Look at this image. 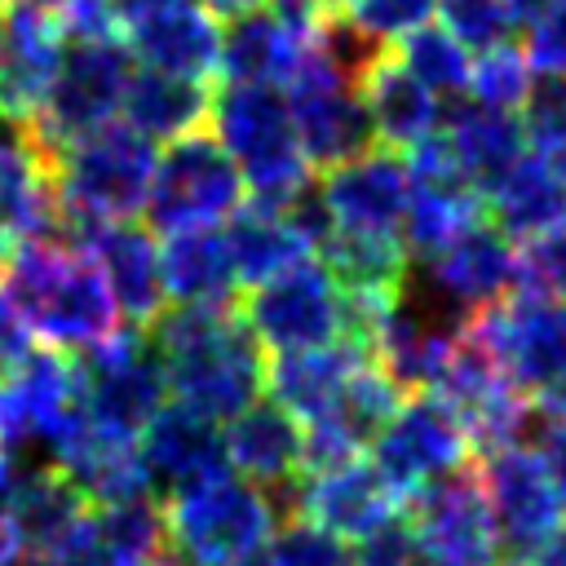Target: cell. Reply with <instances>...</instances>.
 <instances>
[{"label": "cell", "mask_w": 566, "mask_h": 566, "mask_svg": "<svg viewBox=\"0 0 566 566\" xmlns=\"http://www.w3.org/2000/svg\"><path fill=\"white\" fill-rule=\"evenodd\" d=\"M146 336L164 363L168 394L217 424L248 411L265 389L261 345L230 305H177Z\"/></svg>", "instance_id": "obj_1"}, {"label": "cell", "mask_w": 566, "mask_h": 566, "mask_svg": "<svg viewBox=\"0 0 566 566\" xmlns=\"http://www.w3.org/2000/svg\"><path fill=\"white\" fill-rule=\"evenodd\" d=\"M0 292L49 349H93L119 332V310L93 256L62 239H35L4 256Z\"/></svg>", "instance_id": "obj_2"}, {"label": "cell", "mask_w": 566, "mask_h": 566, "mask_svg": "<svg viewBox=\"0 0 566 566\" xmlns=\"http://www.w3.org/2000/svg\"><path fill=\"white\" fill-rule=\"evenodd\" d=\"M155 150L142 133L128 124H106L80 142H71L53 164V195L62 212V234L84 239L97 226L128 221L146 208L150 177H155Z\"/></svg>", "instance_id": "obj_3"}, {"label": "cell", "mask_w": 566, "mask_h": 566, "mask_svg": "<svg viewBox=\"0 0 566 566\" xmlns=\"http://www.w3.org/2000/svg\"><path fill=\"white\" fill-rule=\"evenodd\" d=\"M221 150L243 172L252 203L261 208H292L310 195V159L301 150L292 106L279 88L261 84H226L208 111Z\"/></svg>", "instance_id": "obj_4"}, {"label": "cell", "mask_w": 566, "mask_h": 566, "mask_svg": "<svg viewBox=\"0 0 566 566\" xmlns=\"http://www.w3.org/2000/svg\"><path fill=\"white\" fill-rule=\"evenodd\" d=\"M168 553L186 566H234L265 553L279 531V504L239 473H217L195 482L164 504Z\"/></svg>", "instance_id": "obj_5"}, {"label": "cell", "mask_w": 566, "mask_h": 566, "mask_svg": "<svg viewBox=\"0 0 566 566\" xmlns=\"http://www.w3.org/2000/svg\"><path fill=\"white\" fill-rule=\"evenodd\" d=\"M133 57L119 40H97V44H66L57 80L49 88L44 111L27 128L31 146L53 164L71 142L115 124L124 111L128 84H133Z\"/></svg>", "instance_id": "obj_6"}, {"label": "cell", "mask_w": 566, "mask_h": 566, "mask_svg": "<svg viewBox=\"0 0 566 566\" xmlns=\"http://www.w3.org/2000/svg\"><path fill=\"white\" fill-rule=\"evenodd\" d=\"M243 190H248L243 172L221 150V142L195 128L168 142V150L155 159V177L142 212L159 234L212 230L243 208Z\"/></svg>", "instance_id": "obj_7"}, {"label": "cell", "mask_w": 566, "mask_h": 566, "mask_svg": "<svg viewBox=\"0 0 566 566\" xmlns=\"http://www.w3.org/2000/svg\"><path fill=\"white\" fill-rule=\"evenodd\" d=\"M513 389L535 398L566 371V301L539 287H513L500 305L464 318Z\"/></svg>", "instance_id": "obj_8"}, {"label": "cell", "mask_w": 566, "mask_h": 566, "mask_svg": "<svg viewBox=\"0 0 566 566\" xmlns=\"http://www.w3.org/2000/svg\"><path fill=\"white\" fill-rule=\"evenodd\" d=\"M75 394L93 424L137 438L142 424L164 407V363L142 327H119L111 340L75 358Z\"/></svg>", "instance_id": "obj_9"}, {"label": "cell", "mask_w": 566, "mask_h": 566, "mask_svg": "<svg viewBox=\"0 0 566 566\" xmlns=\"http://www.w3.org/2000/svg\"><path fill=\"white\" fill-rule=\"evenodd\" d=\"M270 354H301L345 336V292L318 261H301L252 287L239 314Z\"/></svg>", "instance_id": "obj_10"}, {"label": "cell", "mask_w": 566, "mask_h": 566, "mask_svg": "<svg viewBox=\"0 0 566 566\" xmlns=\"http://www.w3.org/2000/svg\"><path fill=\"white\" fill-rule=\"evenodd\" d=\"M407 526L424 566H504L495 513L478 473H447L407 500Z\"/></svg>", "instance_id": "obj_11"}, {"label": "cell", "mask_w": 566, "mask_h": 566, "mask_svg": "<svg viewBox=\"0 0 566 566\" xmlns=\"http://www.w3.org/2000/svg\"><path fill=\"white\" fill-rule=\"evenodd\" d=\"M478 478H482L486 504L495 513L504 566L531 557L535 548H544L548 539H557L566 531V509L557 500L553 473H548V464L531 438L491 451Z\"/></svg>", "instance_id": "obj_12"}, {"label": "cell", "mask_w": 566, "mask_h": 566, "mask_svg": "<svg viewBox=\"0 0 566 566\" xmlns=\"http://www.w3.org/2000/svg\"><path fill=\"white\" fill-rule=\"evenodd\" d=\"M469 451L473 447H469L464 424L433 394H411L407 402H398V411L371 438V464L402 495V504L433 478L464 469Z\"/></svg>", "instance_id": "obj_13"}, {"label": "cell", "mask_w": 566, "mask_h": 566, "mask_svg": "<svg viewBox=\"0 0 566 566\" xmlns=\"http://www.w3.org/2000/svg\"><path fill=\"white\" fill-rule=\"evenodd\" d=\"M287 106H292V124H296L310 168L327 172V168L371 150V142H376L371 119L358 97V84L345 80L332 62H323L314 44L287 84Z\"/></svg>", "instance_id": "obj_14"}, {"label": "cell", "mask_w": 566, "mask_h": 566, "mask_svg": "<svg viewBox=\"0 0 566 566\" xmlns=\"http://www.w3.org/2000/svg\"><path fill=\"white\" fill-rule=\"evenodd\" d=\"M75 411V363L62 349H31L0 376V455L53 451Z\"/></svg>", "instance_id": "obj_15"}, {"label": "cell", "mask_w": 566, "mask_h": 566, "mask_svg": "<svg viewBox=\"0 0 566 566\" xmlns=\"http://www.w3.org/2000/svg\"><path fill=\"white\" fill-rule=\"evenodd\" d=\"M424 279L438 301V314L464 323L500 305L513 287H522V252L482 217L455 243H447L438 256L424 261Z\"/></svg>", "instance_id": "obj_16"}, {"label": "cell", "mask_w": 566, "mask_h": 566, "mask_svg": "<svg viewBox=\"0 0 566 566\" xmlns=\"http://www.w3.org/2000/svg\"><path fill=\"white\" fill-rule=\"evenodd\" d=\"M318 22L323 18L305 0H270L234 18V27L221 35L217 66L230 84H261V88L292 84V75L301 71L314 44Z\"/></svg>", "instance_id": "obj_17"}, {"label": "cell", "mask_w": 566, "mask_h": 566, "mask_svg": "<svg viewBox=\"0 0 566 566\" xmlns=\"http://www.w3.org/2000/svg\"><path fill=\"white\" fill-rule=\"evenodd\" d=\"M411 195V172L407 155L389 146H371L336 168L323 172L318 203L327 208L332 230H354V234H398L402 212Z\"/></svg>", "instance_id": "obj_18"}, {"label": "cell", "mask_w": 566, "mask_h": 566, "mask_svg": "<svg viewBox=\"0 0 566 566\" xmlns=\"http://www.w3.org/2000/svg\"><path fill=\"white\" fill-rule=\"evenodd\" d=\"M66 40L49 9L13 4L0 22V124L31 128L35 115L49 102V88L57 80Z\"/></svg>", "instance_id": "obj_19"}, {"label": "cell", "mask_w": 566, "mask_h": 566, "mask_svg": "<svg viewBox=\"0 0 566 566\" xmlns=\"http://www.w3.org/2000/svg\"><path fill=\"white\" fill-rule=\"evenodd\" d=\"M402 509V495L380 478L371 460H349L327 473H310L296 482L287 500V517H305L336 539H363L376 526L394 522Z\"/></svg>", "instance_id": "obj_20"}, {"label": "cell", "mask_w": 566, "mask_h": 566, "mask_svg": "<svg viewBox=\"0 0 566 566\" xmlns=\"http://www.w3.org/2000/svg\"><path fill=\"white\" fill-rule=\"evenodd\" d=\"M137 455L146 469L150 491L177 495L195 482H208L230 469L226 460V429L181 402H164L137 433Z\"/></svg>", "instance_id": "obj_21"}, {"label": "cell", "mask_w": 566, "mask_h": 566, "mask_svg": "<svg viewBox=\"0 0 566 566\" xmlns=\"http://www.w3.org/2000/svg\"><path fill=\"white\" fill-rule=\"evenodd\" d=\"M226 460L230 473L274 495L279 513L301 482V424L270 398H256L248 411L226 420Z\"/></svg>", "instance_id": "obj_22"}, {"label": "cell", "mask_w": 566, "mask_h": 566, "mask_svg": "<svg viewBox=\"0 0 566 566\" xmlns=\"http://www.w3.org/2000/svg\"><path fill=\"white\" fill-rule=\"evenodd\" d=\"M363 363H371V354L349 336L318 349H301V354H274L265 363V394L305 429L314 420H327L340 407Z\"/></svg>", "instance_id": "obj_23"}, {"label": "cell", "mask_w": 566, "mask_h": 566, "mask_svg": "<svg viewBox=\"0 0 566 566\" xmlns=\"http://www.w3.org/2000/svg\"><path fill=\"white\" fill-rule=\"evenodd\" d=\"M62 212L53 195L49 159L31 146L22 128L0 124V256L22 243L57 239Z\"/></svg>", "instance_id": "obj_24"}, {"label": "cell", "mask_w": 566, "mask_h": 566, "mask_svg": "<svg viewBox=\"0 0 566 566\" xmlns=\"http://www.w3.org/2000/svg\"><path fill=\"white\" fill-rule=\"evenodd\" d=\"M80 248L97 261L119 318H128L133 327L146 332L164 314V274H159V248H155L150 230H142L133 221H111V226H97L93 234H84Z\"/></svg>", "instance_id": "obj_25"}, {"label": "cell", "mask_w": 566, "mask_h": 566, "mask_svg": "<svg viewBox=\"0 0 566 566\" xmlns=\"http://www.w3.org/2000/svg\"><path fill=\"white\" fill-rule=\"evenodd\" d=\"M358 97H363V111L371 119V133L407 155L416 146H424L429 137L442 133V102L433 88H424L402 62L398 53H380L367 75L358 80Z\"/></svg>", "instance_id": "obj_26"}, {"label": "cell", "mask_w": 566, "mask_h": 566, "mask_svg": "<svg viewBox=\"0 0 566 566\" xmlns=\"http://www.w3.org/2000/svg\"><path fill=\"white\" fill-rule=\"evenodd\" d=\"M128 44L150 71L181 80H208L221 62V31L199 0H177L128 22Z\"/></svg>", "instance_id": "obj_27"}, {"label": "cell", "mask_w": 566, "mask_h": 566, "mask_svg": "<svg viewBox=\"0 0 566 566\" xmlns=\"http://www.w3.org/2000/svg\"><path fill=\"white\" fill-rule=\"evenodd\" d=\"M442 142L464 172V181L486 195L522 155H526V133L522 119L509 111H486V106H460L451 119H442Z\"/></svg>", "instance_id": "obj_28"}, {"label": "cell", "mask_w": 566, "mask_h": 566, "mask_svg": "<svg viewBox=\"0 0 566 566\" xmlns=\"http://www.w3.org/2000/svg\"><path fill=\"white\" fill-rule=\"evenodd\" d=\"M482 203L491 208V226L504 239H513L517 248L539 239V234H548V230H557V226H566L562 186H557L548 159H539L531 150L482 195Z\"/></svg>", "instance_id": "obj_29"}, {"label": "cell", "mask_w": 566, "mask_h": 566, "mask_svg": "<svg viewBox=\"0 0 566 566\" xmlns=\"http://www.w3.org/2000/svg\"><path fill=\"white\" fill-rule=\"evenodd\" d=\"M159 274H164V296H172L177 305H230L239 287L230 243L217 230L168 234L159 252Z\"/></svg>", "instance_id": "obj_30"}, {"label": "cell", "mask_w": 566, "mask_h": 566, "mask_svg": "<svg viewBox=\"0 0 566 566\" xmlns=\"http://www.w3.org/2000/svg\"><path fill=\"white\" fill-rule=\"evenodd\" d=\"M226 243H230L239 283H252V287L310 261V248H314L287 208H261V203H248L230 217Z\"/></svg>", "instance_id": "obj_31"}, {"label": "cell", "mask_w": 566, "mask_h": 566, "mask_svg": "<svg viewBox=\"0 0 566 566\" xmlns=\"http://www.w3.org/2000/svg\"><path fill=\"white\" fill-rule=\"evenodd\" d=\"M208 111H212V93L203 88V80H181L146 66L133 75L119 115L146 142H177L195 133L208 119Z\"/></svg>", "instance_id": "obj_32"}, {"label": "cell", "mask_w": 566, "mask_h": 566, "mask_svg": "<svg viewBox=\"0 0 566 566\" xmlns=\"http://www.w3.org/2000/svg\"><path fill=\"white\" fill-rule=\"evenodd\" d=\"M318 252H323V270L336 279L345 296H402L411 256L398 234L327 230Z\"/></svg>", "instance_id": "obj_33"}, {"label": "cell", "mask_w": 566, "mask_h": 566, "mask_svg": "<svg viewBox=\"0 0 566 566\" xmlns=\"http://www.w3.org/2000/svg\"><path fill=\"white\" fill-rule=\"evenodd\" d=\"M84 513H88V500L80 495V486L62 469H53V464L49 469H27L18 478L9 531L22 548V557H31L44 544H53L57 535H66Z\"/></svg>", "instance_id": "obj_34"}, {"label": "cell", "mask_w": 566, "mask_h": 566, "mask_svg": "<svg viewBox=\"0 0 566 566\" xmlns=\"http://www.w3.org/2000/svg\"><path fill=\"white\" fill-rule=\"evenodd\" d=\"M97 531H102L111 566H159L172 557L164 509L155 504V495H137V500L97 509Z\"/></svg>", "instance_id": "obj_35"}, {"label": "cell", "mask_w": 566, "mask_h": 566, "mask_svg": "<svg viewBox=\"0 0 566 566\" xmlns=\"http://www.w3.org/2000/svg\"><path fill=\"white\" fill-rule=\"evenodd\" d=\"M531 57L522 44L504 40V44H491L478 53V62H469V97L473 106H486V111H522V102L531 97Z\"/></svg>", "instance_id": "obj_36"}, {"label": "cell", "mask_w": 566, "mask_h": 566, "mask_svg": "<svg viewBox=\"0 0 566 566\" xmlns=\"http://www.w3.org/2000/svg\"><path fill=\"white\" fill-rule=\"evenodd\" d=\"M398 62L438 97L469 88V49L442 27H420L416 35H407L398 44Z\"/></svg>", "instance_id": "obj_37"}, {"label": "cell", "mask_w": 566, "mask_h": 566, "mask_svg": "<svg viewBox=\"0 0 566 566\" xmlns=\"http://www.w3.org/2000/svg\"><path fill=\"white\" fill-rule=\"evenodd\" d=\"M438 13H442V31H451L464 49L478 53L513 40L522 22V13L509 0H438Z\"/></svg>", "instance_id": "obj_38"}, {"label": "cell", "mask_w": 566, "mask_h": 566, "mask_svg": "<svg viewBox=\"0 0 566 566\" xmlns=\"http://www.w3.org/2000/svg\"><path fill=\"white\" fill-rule=\"evenodd\" d=\"M265 566H354V553L332 531L305 517H287L265 544Z\"/></svg>", "instance_id": "obj_39"}, {"label": "cell", "mask_w": 566, "mask_h": 566, "mask_svg": "<svg viewBox=\"0 0 566 566\" xmlns=\"http://www.w3.org/2000/svg\"><path fill=\"white\" fill-rule=\"evenodd\" d=\"M438 0H349L345 18L380 49L402 44L407 35H416L420 27H429Z\"/></svg>", "instance_id": "obj_40"}, {"label": "cell", "mask_w": 566, "mask_h": 566, "mask_svg": "<svg viewBox=\"0 0 566 566\" xmlns=\"http://www.w3.org/2000/svg\"><path fill=\"white\" fill-rule=\"evenodd\" d=\"M522 133L531 155H557L566 150V75H544L531 84V97L522 102Z\"/></svg>", "instance_id": "obj_41"}, {"label": "cell", "mask_w": 566, "mask_h": 566, "mask_svg": "<svg viewBox=\"0 0 566 566\" xmlns=\"http://www.w3.org/2000/svg\"><path fill=\"white\" fill-rule=\"evenodd\" d=\"M526 57L544 75H566V0H548L531 13L526 27Z\"/></svg>", "instance_id": "obj_42"}, {"label": "cell", "mask_w": 566, "mask_h": 566, "mask_svg": "<svg viewBox=\"0 0 566 566\" xmlns=\"http://www.w3.org/2000/svg\"><path fill=\"white\" fill-rule=\"evenodd\" d=\"M354 566H424L407 517H394V522L376 526L371 535H363L354 548Z\"/></svg>", "instance_id": "obj_43"}, {"label": "cell", "mask_w": 566, "mask_h": 566, "mask_svg": "<svg viewBox=\"0 0 566 566\" xmlns=\"http://www.w3.org/2000/svg\"><path fill=\"white\" fill-rule=\"evenodd\" d=\"M27 354H31V332H27V323L18 318V310L0 292V376L9 367H18Z\"/></svg>", "instance_id": "obj_44"}, {"label": "cell", "mask_w": 566, "mask_h": 566, "mask_svg": "<svg viewBox=\"0 0 566 566\" xmlns=\"http://www.w3.org/2000/svg\"><path fill=\"white\" fill-rule=\"evenodd\" d=\"M535 447H539V455H544V464H548V473H553L557 500H562V509H566V424H562V420H548Z\"/></svg>", "instance_id": "obj_45"}, {"label": "cell", "mask_w": 566, "mask_h": 566, "mask_svg": "<svg viewBox=\"0 0 566 566\" xmlns=\"http://www.w3.org/2000/svg\"><path fill=\"white\" fill-rule=\"evenodd\" d=\"M18 478H22V469H13V464H9V455H0V535H9V517H13Z\"/></svg>", "instance_id": "obj_46"}, {"label": "cell", "mask_w": 566, "mask_h": 566, "mask_svg": "<svg viewBox=\"0 0 566 566\" xmlns=\"http://www.w3.org/2000/svg\"><path fill=\"white\" fill-rule=\"evenodd\" d=\"M535 407H539L548 420H562V424H566V371H562L548 389H539V394H535Z\"/></svg>", "instance_id": "obj_47"}, {"label": "cell", "mask_w": 566, "mask_h": 566, "mask_svg": "<svg viewBox=\"0 0 566 566\" xmlns=\"http://www.w3.org/2000/svg\"><path fill=\"white\" fill-rule=\"evenodd\" d=\"M509 566H566V531H562L557 539H548L544 548H535L531 557H522V562H509Z\"/></svg>", "instance_id": "obj_48"}, {"label": "cell", "mask_w": 566, "mask_h": 566, "mask_svg": "<svg viewBox=\"0 0 566 566\" xmlns=\"http://www.w3.org/2000/svg\"><path fill=\"white\" fill-rule=\"evenodd\" d=\"M115 4V13H119V27H128V22H137V18H146V13H155V9H164V4H177V0H111Z\"/></svg>", "instance_id": "obj_49"}, {"label": "cell", "mask_w": 566, "mask_h": 566, "mask_svg": "<svg viewBox=\"0 0 566 566\" xmlns=\"http://www.w3.org/2000/svg\"><path fill=\"white\" fill-rule=\"evenodd\" d=\"M208 13H221V18H243V13H252V9H261V4H270V0H199Z\"/></svg>", "instance_id": "obj_50"}, {"label": "cell", "mask_w": 566, "mask_h": 566, "mask_svg": "<svg viewBox=\"0 0 566 566\" xmlns=\"http://www.w3.org/2000/svg\"><path fill=\"white\" fill-rule=\"evenodd\" d=\"M305 4H310L318 18H336L340 9H349V0H305Z\"/></svg>", "instance_id": "obj_51"}, {"label": "cell", "mask_w": 566, "mask_h": 566, "mask_svg": "<svg viewBox=\"0 0 566 566\" xmlns=\"http://www.w3.org/2000/svg\"><path fill=\"white\" fill-rule=\"evenodd\" d=\"M539 159H544V155H539ZM548 168H553V177H557V186H562V199H566V150L548 155Z\"/></svg>", "instance_id": "obj_52"}, {"label": "cell", "mask_w": 566, "mask_h": 566, "mask_svg": "<svg viewBox=\"0 0 566 566\" xmlns=\"http://www.w3.org/2000/svg\"><path fill=\"white\" fill-rule=\"evenodd\" d=\"M509 4H513V9L522 13V18H531V13H535L539 4H548V0H509Z\"/></svg>", "instance_id": "obj_53"}, {"label": "cell", "mask_w": 566, "mask_h": 566, "mask_svg": "<svg viewBox=\"0 0 566 566\" xmlns=\"http://www.w3.org/2000/svg\"><path fill=\"white\" fill-rule=\"evenodd\" d=\"M27 4H35V9H49V13H57L66 0H27Z\"/></svg>", "instance_id": "obj_54"}, {"label": "cell", "mask_w": 566, "mask_h": 566, "mask_svg": "<svg viewBox=\"0 0 566 566\" xmlns=\"http://www.w3.org/2000/svg\"><path fill=\"white\" fill-rule=\"evenodd\" d=\"M234 566H265V553H256V557H243V562H234Z\"/></svg>", "instance_id": "obj_55"}, {"label": "cell", "mask_w": 566, "mask_h": 566, "mask_svg": "<svg viewBox=\"0 0 566 566\" xmlns=\"http://www.w3.org/2000/svg\"><path fill=\"white\" fill-rule=\"evenodd\" d=\"M159 566H177V562H172V557H168V562H159Z\"/></svg>", "instance_id": "obj_56"}, {"label": "cell", "mask_w": 566, "mask_h": 566, "mask_svg": "<svg viewBox=\"0 0 566 566\" xmlns=\"http://www.w3.org/2000/svg\"><path fill=\"white\" fill-rule=\"evenodd\" d=\"M0 4H9V0H0Z\"/></svg>", "instance_id": "obj_57"}, {"label": "cell", "mask_w": 566, "mask_h": 566, "mask_svg": "<svg viewBox=\"0 0 566 566\" xmlns=\"http://www.w3.org/2000/svg\"><path fill=\"white\" fill-rule=\"evenodd\" d=\"M562 301H566V296H562Z\"/></svg>", "instance_id": "obj_58"}]
</instances>
